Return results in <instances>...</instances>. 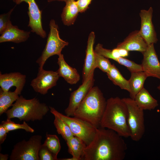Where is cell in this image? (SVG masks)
<instances>
[{
	"mask_svg": "<svg viewBox=\"0 0 160 160\" xmlns=\"http://www.w3.org/2000/svg\"><path fill=\"white\" fill-rule=\"evenodd\" d=\"M15 7L12 9L7 13H4L0 15V34H1L7 28L10 21L11 14Z\"/></svg>",
	"mask_w": 160,
	"mask_h": 160,
	"instance_id": "obj_29",
	"label": "cell"
},
{
	"mask_svg": "<svg viewBox=\"0 0 160 160\" xmlns=\"http://www.w3.org/2000/svg\"><path fill=\"white\" fill-rule=\"evenodd\" d=\"M94 72H92L87 80L71 93L68 105L65 110L66 115L73 116L75 111L93 87L95 81Z\"/></svg>",
	"mask_w": 160,
	"mask_h": 160,
	"instance_id": "obj_9",
	"label": "cell"
},
{
	"mask_svg": "<svg viewBox=\"0 0 160 160\" xmlns=\"http://www.w3.org/2000/svg\"><path fill=\"white\" fill-rule=\"evenodd\" d=\"M148 46L139 30H136L131 32L122 42L119 43L116 47L124 49L129 52L136 51L143 54Z\"/></svg>",
	"mask_w": 160,
	"mask_h": 160,
	"instance_id": "obj_15",
	"label": "cell"
},
{
	"mask_svg": "<svg viewBox=\"0 0 160 160\" xmlns=\"http://www.w3.org/2000/svg\"><path fill=\"white\" fill-rule=\"evenodd\" d=\"M95 35L94 32L89 33L87 41L86 56L82 71V83L86 81L90 74L96 68L95 52L93 49Z\"/></svg>",
	"mask_w": 160,
	"mask_h": 160,
	"instance_id": "obj_14",
	"label": "cell"
},
{
	"mask_svg": "<svg viewBox=\"0 0 160 160\" xmlns=\"http://www.w3.org/2000/svg\"><path fill=\"white\" fill-rule=\"evenodd\" d=\"M123 137L114 130L100 127L86 147L81 160H123L127 149Z\"/></svg>",
	"mask_w": 160,
	"mask_h": 160,
	"instance_id": "obj_1",
	"label": "cell"
},
{
	"mask_svg": "<svg viewBox=\"0 0 160 160\" xmlns=\"http://www.w3.org/2000/svg\"><path fill=\"white\" fill-rule=\"evenodd\" d=\"M12 0L13 1H14V2H15V0Z\"/></svg>",
	"mask_w": 160,
	"mask_h": 160,
	"instance_id": "obj_36",
	"label": "cell"
},
{
	"mask_svg": "<svg viewBox=\"0 0 160 160\" xmlns=\"http://www.w3.org/2000/svg\"><path fill=\"white\" fill-rule=\"evenodd\" d=\"M26 81V76L18 72L2 74L0 73V86L3 91H9L15 86L16 89L21 93Z\"/></svg>",
	"mask_w": 160,
	"mask_h": 160,
	"instance_id": "obj_16",
	"label": "cell"
},
{
	"mask_svg": "<svg viewBox=\"0 0 160 160\" xmlns=\"http://www.w3.org/2000/svg\"><path fill=\"white\" fill-rule=\"evenodd\" d=\"M127 116V107L122 99L111 97L107 100L100 127L113 130L123 137H130Z\"/></svg>",
	"mask_w": 160,
	"mask_h": 160,
	"instance_id": "obj_2",
	"label": "cell"
},
{
	"mask_svg": "<svg viewBox=\"0 0 160 160\" xmlns=\"http://www.w3.org/2000/svg\"><path fill=\"white\" fill-rule=\"evenodd\" d=\"M9 155L7 154H0V160H7L8 159Z\"/></svg>",
	"mask_w": 160,
	"mask_h": 160,
	"instance_id": "obj_33",
	"label": "cell"
},
{
	"mask_svg": "<svg viewBox=\"0 0 160 160\" xmlns=\"http://www.w3.org/2000/svg\"><path fill=\"white\" fill-rule=\"evenodd\" d=\"M107 104L103 93L97 87H93L74 113L73 116L100 127Z\"/></svg>",
	"mask_w": 160,
	"mask_h": 160,
	"instance_id": "obj_3",
	"label": "cell"
},
{
	"mask_svg": "<svg viewBox=\"0 0 160 160\" xmlns=\"http://www.w3.org/2000/svg\"><path fill=\"white\" fill-rule=\"evenodd\" d=\"M154 44L148 46L143 53V58L141 64L143 71L148 77H152L160 80V62L156 52Z\"/></svg>",
	"mask_w": 160,
	"mask_h": 160,
	"instance_id": "obj_13",
	"label": "cell"
},
{
	"mask_svg": "<svg viewBox=\"0 0 160 160\" xmlns=\"http://www.w3.org/2000/svg\"><path fill=\"white\" fill-rule=\"evenodd\" d=\"M39 156L40 160H55L52 153L43 144L39 151Z\"/></svg>",
	"mask_w": 160,
	"mask_h": 160,
	"instance_id": "obj_30",
	"label": "cell"
},
{
	"mask_svg": "<svg viewBox=\"0 0 160 160\" xmlns=\"http://www.w3.org/2000/svg\"><path fill=\"white\" fill-rule=\"evenodd\" d=\"M60 77L57 71L43 68L38 70L37 77L32 80L30 85L36 92L45 95L49 89L56 85Z\"/></svg>",
	"mask_w": 160,
	"mask_h": 160,
	"instance_id": "obj_10",
	"label": "cell"
},
{
	"mask_svg": "<svg viewBox=\"0 0 160 160\" xmlns=\"http://www.w3.org/2000/svg\"><path fill=\"white\" fill-rule=\"evenodd\" d=\"M92 0H77L76 4L80 13L85 12L89 8Z\"/></svg>",
	"mask_w": 160,
	"mask_h": 160,
	"instance_id": "obj_31",
	"label": "cell"
},
{
	"mask_svg": "<svg viewBox=\"0 0 160 160\" xmlns=\"http://www.w3.org/2000/svg\"><path fill=\"white\" fill-rule=\"evenodd\" d=\"M54 116V124L57 133L60 135L66 141L74 136L67 124L58 116Z\"/></svg>",
	"mask_w": 160,
	"mask_h": 160,
	"instance_id": "obj_26",
	"label": "cell"
},
{
	"mask_svg": "<svg viewBox=\"0 0 160 160\" xmlns=\"http://www.w3.org/2000/svg\"><path fill=\"white\" fill-rule=\"evenodd\" d=\"M31 32L19 29L14 25L10 21L8 26L0 36V43L11 42L16 43L25 42L30 36Z\"/></svg>",
	"mask_w": 160,
	"mask_h": 160,
	"instance_id": "obj_17",
	"label": "cell"
},
{
	"mask_svg": "<svg viewBox=\"0 0 160 160\" xmlns=\"http://www.w3.org/2000/svg\"><path fill=\"white\" fill-rule=\"evenodd\" d=\"M9 132L2 124L0 125V143L2 144L6 138L7 133Z\"/></svg>",
	"mask_w": 160,
	"mask_h": 160,
	"instance_id": "obj_32",
	"label": "cell"
},
{
	"mask_svg": "<svg viewBox=\"0 0 160 160\" xmlns=\"http://www.w3.org/2000/svg\"><path fill=\"white\" fill-rule=\"evenodd\" d=\"M134 100L137 106L143 111L154 110L159 105L157 100L144 87L137 94Z\"/></svg>",
	"mask_w": 160,
	"mask_h": 160,
	"instance_id": "obj_19",
	"label": "cell"
},
{
	"mask_svg": "<svg viewBox=\"0 0 160 160\" xmlns=\"http://www.w3.org/2000/svg\"><path fill=\"white\" fill-rule=\"evenodd\" d=\"M157 89L160 91V84H159V85L157 87Z\"/></svg>",
	"mask_w": 160,
	"mask_h": 160,
	"instance_id": "obj_35",
	"label": "cell"
},
{
	"mask_svg": "<svg viewBox=\"0 0 160 160\" xmlns=\"http://www.w3.org/2000/svg\"><path fill=\"white\" fill-rule=\"evenodd\" d=\"M65 3L61 17L63 24L69 26L74 24L79 12L75 0H67Z\"/></svg>",
	"mask_w": 160,
	"mask_h": 160,
	"instance_id": "obj_20",
	"label": "cell"
},
{
	"mask_svg": "<svg viewBox=\"0 0 160 160\" xmlns=\"http://www.w3.org/2000/svg\"><path fill=\"white\" fill-rule=\"evenodd\" d=\"M2 124L9 132L10 131L22 129L31 133L34 132L33 129L26 122L23 121L22 124H17L12 121L10 119H7L1 122Z\"/></svg>",
	"mask_w": 160,
	"mask_h": 160,
	"instance_id": "obj_27",
	"label": "cell"
},
{
	"mask_svg": "<svg viewBox=\"0 0 160 160\" xmlns=\"http://www.w3.org/2000/svg\"><path fill=\"white\" fill-rule=\"evenodd\" d=\"M122 99L127 108V123L130 132V137L134 141H139L145 131L144 111L137 106L134 100L130 97Z\"/></svg>",
	"mask_w": 160,
	"mask_h": 160,
	"instance_id": "obj_7",
	"label": "cell"
},
{
	"mask_svg": "<svg viewBox=\"0 0 160 160\" xmlns=\"http://www.w3.org/2000/svg\"><path fill=\"white\" fill-rule=\"evenodd\" d=\"M153 10L152 7L148 10L142 9L139 13L141 26L140 34L148 45L156 43L158 41L152 19Z\"/></svg>",
	"mask_w": 160,
	"mask_h": 160,
	"instance_id": "obj_12",
	"label": "cell"
},
{
	"mask_svg": "<svg viewBox=\"0 0 160 160\" xmlns=\"http://www.w3.org/2000/svg\"><path fill=\"white\" fill-rule=\"evenodd\" d=\"M108 79L115 85L121 89L129 92L130 87L128 80L126 79L122 75L114 64H112L109 70L107 73Z\"/></svg>",
	"mask_w": 160,
	"mask_h": 160,
	"instance_id": "obj_24",
	"label": "cell"
},
{
	"mask_svg": "<svg viewBox=\"0 0 160 160\" xmlns=\"http://www.w3.org/2000/svg\"><path fill=\"white\" fill-rule=\"evenodd\" d=\"M131 73V76L128 80L130 87L129 93L130 98L134 100L137 94L144 88V83L148 77L143 71Z\"/></svg>",
	"mask_w": 160,
	"mask_h": 160,
	"instance_id": "obj_21",
	"label": "cell"
},
{
	"mask_svg": "<svg viewBox=\"0 0 160 160\" xmlns=\"http://www.w3.org/2000/svg\"><path fill=\"white\" fill-rule=\"evenodd\" d=\"M42 137L34 135L28 141L23 140L14 146L10 155V160H39V153L41 147Z\"/></svg>",
	"mask_w": 160,
	"mask_h": 160,
	"instance_id": "obj_8",
	"label": "cell"
},
{
	"mask_svg": "<svg viewBox=\"0 0 160 160\" xmlns=\"http://www.w3.org/2000/svg\"><path fill=\"white\" fill-rule=\"evenodd\" d=\"M23 2L28 5V14L29 17L28 26L31 31L42 38L46 37V31L43 29L42 23V11L40 10L35 0H15V2L19 4Z\"/></svg>",
	"mask_w": 160,
	"mask_h": 160,
	"instance_id": "obj_11",
	"label": "cell"
},
{
	"mask_svg": "<svg viewBox=\"0 0 160 160\" xmlns=\"http://www.w3.org/2000/svg\"><path fill=\"white\" fill-rule=\"evenodd\" d=\"M50 31L45 47L41 56L36 61L39 66V70L43 69L47 59L53 55H58L63 49L68 45V42L63 40L60 36L59 28L54 19H51L49 24Z\"/></svg>",
	"mask_w": 160,
	"mask_h": 160,
	"instance_id": "obj_6",
	"label": "cell"
},
{
	"mask_svg": "<svg viewBox=\"0 0 160 160\" xmlns=\"http://www.w3.org/2000/svg\"><path fill=\"white\" fill-rule=\"evenodd\" d=\"M66 0H47V1L49 2H50L55 1H64L65 2Z\"/></svg>",
	"mask_w": 160,
	"mask_h": 160,
	"instance_id": "obj_34",
	"label": "cell"
},
{
	"mask_svg": "<svg viewBox=\"0 0 160 160\" xmlns=\"http://www.w3.org/2000/svg\"><path fill=\"white\" fill-rule=\"evenodd\" d=\"M12 106L5 113L7 119L16 118L20 121L40 120L50 109L45 103H40L36 97L26 99L21 95Z\"/></svg>",
	"mask_w": 160,
	"mask_h": 160,
	"instance_id": "obj_4",
	"label": "cell"
},
{
	"mask_svg": "<svg viewBox=\"0 0 160 160\" xmlns=\"http://www.w3.org/2000/svg\"><path fill=\"white\" fill-rule=\"evenodd\" d=\"M49 108L50 112L64 121L69 126L73 135L81 139L87 146L92 141L96 134L97 128L81 119L63 115L54 108Z\"/></svg>",
	"mask_w": 160,
	"mask_h": 160,
	"instance_id": "obj_5",
	"label": "cell"
},
{
	"mask_svg": "<svg viewBox=\"0 0 160 160\" xmlns=\"http://www.w3.org/2000/svg\"><path fill=\"white\" fill-rule=\"evenodd\" d=\"M21 93L16 89L14 92L4 91L0 90V115L5 113L19 97Z\"/></svg>",
	"mask_w": 160,
	"mask_h": 160,
	"instance_id": "obj_23",
	"label": "cell"
},
{
	"mask_svg": "<svg viewBox=\"0 0 160 160\" xmlns=\"http://www.w3.org/2000/svg\"><path fill=\"white\" fill-rule=\"evenodd\" d=\"M68 152L75 160H81L87 145L80 138L73 136L66 141Z\"/></svg>",
	"mask_w": 160,
	"mask_h": 160,
	"instance_id": "obj_22",
	"label": "cell"
},
{
	"mask_svg": "<svg viewBox=\"0 0 160 160\" xmlns=\"http://www.w3.org/2000/svg\"><path fill=\"white\" fill-rule=\"evenodd\" d=\"M95 56L96 68L106 73L108 72L112 65L108 59L95 52Z\"/></svg>",
	"mask_w": 160,
	"mask_h": 160,
	"instance_id": "obj_28",
	"label": "cell"
},
{
	"mask_svg": "<svg viewBox=\"0 0 160 160\" xmlns=\"http://www.w3.org/2000/svg\"><path fill=\"white\" fill-rule=\"evenodd\" d=\"M46 146L52 154L55 160H58L57 156L59 152L61 145L59 139L55 135L46 134V139L43 144Z\"/></svg>",
	"mask_w": 160,
	"mask_h": 160,
	"instance_id": "obj_25",
	"label": "cell"
},
{
	"mask_svg": "<svg viewBox=\"0 0 160 160\" xmlns=\"http://www.w3.org/2000/svg\"><path fill=\"white\" fill-rule=\"evenodd\" d=\"M57 63L59 68L57 71L60 77H63L68 83L76 84L80 79V76L77 70L69 65L64 60L63 54L58 55Z\"/></svg>",
	"mask_w": 160,
	"mask_h": 160,
	"instance_id": "obj_18",
	"label": "cell"
}]
</instances>
